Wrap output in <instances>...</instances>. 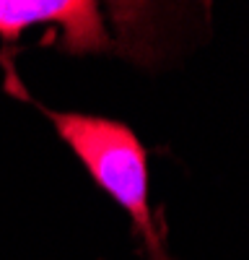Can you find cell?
Segmentation results:
<instances>
[{"label":"cell","instance_id":"6da1fadb","mask_svg":"<svg viewBox=\"0 0 249 260\" xmlns=\"http://www.w3.org/2000/svg\"><path fill=\"white\" fill-rule=\"evenodd\" d=\"M39 110L52 120L60 141L70 146L91 180L119 208L128 211L133 224L145 237L153 257L163 260L161 240L148 203V151L133 133V127L99 115L55 112L47 107H39Z\"/></svg>","mask_w":249,"mask_h":260},{"label":"cell","instance_id":"7a4b0ae2","mask_svg":"<svg viewBox=\"0 0 249 260\" xmlns=\"http://www.w3.org/2000/svg\"><path fill=\"white\" fill-rule=\"evenodd\" d=\"M29 26H57L62 50L70 55L112 50L96 0H0V39L13 42Z\"/></svg>","mask_w":249,"mask_h":260}]
</instances>
